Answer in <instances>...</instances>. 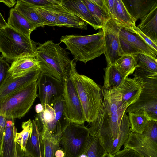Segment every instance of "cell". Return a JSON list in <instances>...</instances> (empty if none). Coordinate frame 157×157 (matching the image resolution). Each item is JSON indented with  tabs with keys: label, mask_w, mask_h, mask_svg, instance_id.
<instances>
[{
	"label": "cell",
	"mask_w": 157,
	"mask_h": 157,
	"mask_svg": "<svg viewBox=\"0 0 157 157\" xmlns=\"http://www.w3.org/2000/svg\"><path fill=\"white\" fill-rule=\"evenodd\" d=\"M70 53L59 44L49 40L38 43L36 57L41 73L51 75L64 82L69 77L71 60Z\"/></svg>",
	"instance_id": "1"
},
{
	"label": "cell",
	"mask_w": 157,
	"mask_h": 157,
	"mask_svg": "<svg viewBox=\"0 0 157 157\" xmlns=\"http://www.w3.org/2000/svg\"><path fill=\"white\" fill-rule=\"evenodd\" d=\"M69 77L80 101L85 121L90 123L97 118L102 102L101 88L90 77L78 73L75 60H71Z\"/></svg>",
	"instance_id": "2"
},
{
	"label": "cell",
	"mask_w": 157,
	"mask_h": 157,
	"mask_svg": "<svg viewBox=\"0 0 157 157\" xmlns=\"http://www.w3.org/2000/svg\"><path fill=\"white\" fill-rule=\"evenodd\" d=\"M66 49L69 50L75 60L86 63L104 54L105 44L102 30L97 33L82 36L66 35L60 38Z\"/></svg>",
	"instance_id": "3"
},
{
	"label": "cell",
	"mask_w": 157,
	"mask_h": 157,
	"mask_svg": "<svg viewBox=\"0 0 157 157\" xmlns=\"http://www.w3.org/2000/svg\"><path fill=\"white\" fill-rule=\"evenodd\" d=\"M135 71L133 75L142 81L141 91L137 101L126 109L125 113H143L150 120L157 121V72L138 66Z\"/></svg>",
	"instance_id": "4"
},
{
	"label": "cell",
	"mask_w": 157,
	"mask_h": 157,
	"mask_svg": "<svg viewBox=\"0 0 157 157\" xmlns=\"http://www.w3.org/2000/svg\"><path fill=\"white\" fill-rule=\"evenodd\" d=\"M38 43L8 25L0 29V52L8 61L36 55Z\"/></svg>",
	"instance_id": "5"
},
{
	"label": "cell",
	"mask_w": 157,
	"mask_h": 157,
	"mask_svg": "<svg viewBox=\"0 0 157 157\" xmlns=\"http://www.w3.org/2000/svg\"><path fill=\"white\" fill-rule=\"evenodd\" d=\"M37 80L7 96L0 102V115L20 119L29 111L37 97Z\"/></svg>",
	"instance_id": "6"
},
{
	"label": "cell",
	"mask_w": 157,
	"mask_h": 157,
	"mask_svg": "<svg viewBox=\"0 0 157 157\" xmlns=\"http://www.w3.org/2000/svg\"><path fill=\"white\" fill-rule=\"evenodd\" d=\"M124 146L144 157H157V121L150 120L141 133L130 132Z\"/></svg>",
	"instance_id": "7"
},
{
	"label": "cell",
	"mask_w": 157,
	"mask_h": 157,
	"mask_svg": "<svg viewBox=\"0 0 157 157\" xmlns=\"http://www.w3.org/2000/svg\"><path fill=\"white\" fill-rule=\"evenodd\" d=\"M90 135L89 128L84 124L67 121L62 128L59 141L60 149L64 151L67 157H78Z\"/></svg>",
	"instance_id": "8"
},
{
	"label": "cell",
	"mask_w": 157,
	"mask_h": 157,
	"mask_svg": "<svg viewBox=\"0 0 157 157\" xmlns=\"http://www.w3.org/2000/svg\"><path fill=\"white\" fill-rule=\"evenodd\" d=\"M118 35L121 56L143 54L157 59V51L136 33L126 27L121 26Z\"/></svg>",
	"instance_id": "9"
},
{
	"label": "cell",
	"mask_w": 157,
	"mask_h": 157,
	"mask_svg": "<svg viewBox=\"0 0 157 157\" xmlns=\"http://www.w3.org/2000/svg\"><path fill=\"white\" fill-rule=\"evenodd\" d=\"M63 97L65 119L70 123L84 124L86 121L81 104L74 84L70 77L64 81Z\"/></svg>",
	"instance_id": "10"
},
{
	"label": "cell",
	"mask_w": 157,
	"mask_h": 157,
	"mask_svg": "<svg viewBox=\"0 0 157 157\" xmlns=\"http://www.w3.org/2000/svg\"><path fill=\"white\" fill-rule=\"evenodd\" d=\"M64 83L51 75L40 73L37 81L39 90L37 97L43 106L51 105L63 96Z\"/></svg>",
	"instance_id": "11"
},
{
	"label": "cell",
	"mask_w": 157,
	"mask_h": 157,
	"mask_svg": "<svg viewBox=\"0 0 157 157\" xmlns=\"http://www.w3.org/2000/svg\"><path fill=\"white\" fill-rule=\"evenodd\" d=\"M121 26L112 19H109L102 28L105 39L104 54L107 65H114L121 57L119 32Z\"/></svg>",
	"instance_id": "12"
},
{
	"label": "cell",
	"mask_w": 157,
	"mask_h": 157,
	"mask_svg": "<svg viewBox=\"0 0 157 157\" xmlns=\"http://www.w3.org/2000/svg\"><path fill=\"white\" fill-rule=\"evenodd\" d=\"M40 73L38 66L30 69L20 76L13 78L9 75L0 88V102L10 94L37 80Z\"/></svg>",
	"instance_id": "13"
},
{
	"label": "cell",
	"mask_w": 157,
	"mask_h": 157,
	"mask_svg": "<svg viewBox=\"0 0 157 157\" xmlns=\"http://www.w3.org/2000/svg\"><path fill=\"white\" fill-rule=\"evenodd\" d=\"M51 12L62 26L86 30L87 24L60 3L42 6Z\"/></svg>",
	"instance_id": "14"
},
{
	"label": "cell",
	"mask_w": 157,
	"mask_h": 157,
	"mask_svg": "<svg viewBox=\"0 0 157 157\" xmlns=\"http://www.w3.org/2000/svg\"><path fill=\"white\" fill-rule=\"evenodd\" d=\"M16 132L14 119H7L4 131L0 140V157H18L15 140Z\"/></svg>",
	"instance_id": "15"
},
{
	"label": "cell",
	"mask_w": 157,
	"mask_h": 157,
	"mask_svg": "<svg viewBox=\"0 0 157 157\" xmlns=\"http://www.w3.org/2000/svg\"><path fill=\"white\" fill-rule=\"evenodd\" d=\"M133 76V78H125L119 86L123 102L130 105L137 101L140 96L142 88L141 79L136 75Z\"/></svg>",
	"instance_id": "16"
},
{
	"label": "cell",
	"mask_w": 157,
	"mask_h": 157,
	"mask_svg": "<svg viewBox=\"0 0 157 157\" xmlns=\"http://www.w3.org/2000/svg\"><path fill=\"white\" fill-rule=\"evenodd\" d=\"M111 19L121 26L135 25L136 20L130 14L122 0H107Z\"/></svg>",
	"instance_id": "17"
},
{
	"label": "cell",
	"mask_w": 157,
	"mask_h": 157,
	"mask_svg": "<svg viewBox=\"0 0 157 157\" xmlns=\"http://www.w3.org/2000/svg\"><path fill=\"white\" fill-rule=\"evenodd\" d=\"M60 4L95 30L101 28L82 0H61Z\"/></svg>",
	"instance_id": "18"
},
{
	"label": "cell",
	"mask_w": 157,
	"mask_h": 157,
	"mask_svg": "<svg viewBox=\"0 0 157 157\" xmlns=\"http://www.w3.org/2000/svg\"><path fill=\"white\" fill-rule=\"evenodd\" d=\"M102 28L111 19L107 0H82Z\"/></svg>",
	"instance_id": "19"
},
{
	"label": "cell",
	"mask_w": 157,
	"mask_h": 157,
	"mask_svg": "<svg viewBox=\"0 0 157 157\" xmlns=\"http://www.w3.org/2000/svg\"><path fill=\"white\" fill-rule=\"evenodd\" d=\"M141 20L137 27L157 45V2Z\"/></svg>",
	"instance_id": "20"
},
{
	"label": "cell",
	"mask_w": 157,
	"mask_h": 157,
	"mask_svg": "<svg viewBox=\"0 0 157 157\" xmlns=\"http://www.w3.org/2000/svg\"><path fill=\"white\" fill-rule=\"evenodd\" d=\"M7 24L12 29L29 37L31 32L37 28L14 8L10 10Z\"/></svg>",
	"instance_id": "21"
},
{
	"label": "cell",
	"mask_w": 157,
	"mask_h": 157,
	"mask_svg": "<svg viewBox=\"0 0 157 157\" xmlns=\"http://www.w3.org/2000/svg\"><path fill=\"white\" fill-rule=\"evenodd\" d=\"M131 16L136 21L148 13L157 0H122Z\"/></svg>",
	"instance_id": "22"
},
{
	"label": "cell",
	"mask_w": 157,
	"mask_h": 157,
	"mask_svg": "<svg viewBox=\"0 0 157 157\" xmlns=\"http://www.w3.org/2000/svg\"><path fill=\"white\" fill-rule=\"evenodd\" d=\"M41 130L35 120H32V131L28 139L25 151V157H42Z\"/></svg>",
	"instance_id": "23"
},
{
	"label": "cell",
	"mask_w": 157,
	"mask_h": 157,
	"mask_svg": "<svg viewBox=\"0 0 157 157\" xmlns=\"http://www.w3.org/2000/svg\"><path fill=\"white\" fill-rule=\"evenodd\" d=\"M40 128L42 136V157H55V152L60 149L58 141L50 133L46 124H43Z\"/></svg>",
	"instance_id": "24"
},
{
	"label": "cell",
	"mask_w": 157,
	"mask_h": 157,
	"mask_svg": "<svg viewBox=\"0 0 157 157\" xmlns=\"http://www.w3.org/2000/svg\"><path fill=\"white\" fill-rule=\"evenodd\" d=\"M38 66V62L36 56L23 57L12 62L8 73L11 77L14 78L21 76L30 69Z\"/></svg>",
	"instance_id": "25"
},
{
	"label": "cell",
	"mask_w": 157,
	"mask_h": 157,
	"mask_svg": "<svg viewBox=\"0 0 157 157\" xmlns=\"http://www.w3.org/2000/svg\"><path fill=\"white\" fill-rule=\"evenodd\" d=\"M14 8L37 28L45 26L33 5L25 0H17Z\"/></svg>",
	"instance_id": "26"
},
{
	"label": "cell",
	"mask_w": 157,
	"mask_h": 157,
	"mask_svg": "<svg viewBox=\"0 0 157 157\" xmlns=\"http://www.w3.org/2000/svg\"><path fill=\"white\" fill-rule=\"evenodd\" d=\"M107 153L98 138L90 135L78 157H104Z\"/></svg>",
	"instance_id": "27"
},
{
	"label": "cell",
	"mask_w": 157,
	"mask_h": 157,
	"mask_svg": "<svg viewBox=\"0 0 157 157\" xmlns=\"http://www.w3.org/2000/svg\"><path fill=\"white\" fill-rule=\"evenodd\" d=\"M64 104V99L62 96L51 105L55 110V116L54 120L47 126L49 132L54 137L57 131L62 129L66 121L63 114Z\"/></svg>",
	"instance_id": "28"
},
{
	"label": "cell",
	"mask_w": 157,
	"mask_h": 157,
	"mask_svg": "<svg viewBox=\"0 0 157 157\" xmlns=\"http://www.w3.org/2000/svg\"><path fill=\"white\" fill-rule=\"evenodd\" d=\"M114 65L124 78L132 74L137 66L134 55L130 54L121 56Z\"/></svg>",
	"instance_id": "29"
},
{
	"label": "cell",
	"mask_w": 157,
	"mask_h": 157,
	"mask_svg": "<svg viewBox=\"0 0 157 157\" xmlns=\"http://www.w3.org/2000/svg\"><path fill=\"white\" fill-rule=\"evenodd\" d=\"M130 127L128 115L125 113L123 115L118 136L113 143L111 155H113L119 151L127 141L131 132Z\"/></svg>",
	"instance_id": "30"
},
{
	"label": "cell",
	"mask_w": 157,
	"mask_h": 157,
	"mask_svg": "<svg viewBox=\"0 0 157 157\" xmlns=\"http://www.w3.org/2000/svg\"><path fill=\"white\" fill-rule=\"evenodd\" d=\"M104 70L105 75L103 85L109 88H116L119 87L125 79L114 65H107Z\"/></svg>",
	"instance_id": "31"
},
{
	"label": "cell",
	"mask_w": 157,
	"mask_h": 157,
	"mask_svg": "<svg viewBox=\"0 0 157 157\" xmlns=\"http://www.w3.org/2000/svg\"><path fill=\"white\" fill-rule=\"evenodd\" d=\"M131 132L141 133L150 119L145 113H128Z\"/></svg>",
	"instance_id": "32"
},
{
	"label": "cell",
	"mask_w": 157,
	"mask_h": 157,
	"mask_svg": "<svg viewBox=\"0 0 157 157\" xmlns=\"http://www.w3.org/2000/svg\"><path fill=\"white\" fill-rule=\"evenodd\" d=\"M22 131L20 132H16V141L20 146L21 150L24 152L28 139L32 131V120L29 119L23 122L22 124Z\"/></svg>",
	"instance_id": "33"
},
{
	"label": "cell",
	"mask_w": 157,
	"mask_h": 157,
	"mask_svg": "<svg viewBox=\"0 0 157 157\" xmlns=\"http://www.w3.org/2000/svg\"><path fill=\"white\" fill-rule=\"evenodd\" d=\"M137 66L149 71L157 72V59L146 54H134Z\"/></svg>",
	"instance_id": "34"
},
{
	"label": "cell",
	"mask_w": 157,
	"mask_h": 157,
	"mask_svg": "<svg viewBox=\"0 0 157 157\" xmlns=\"http://www.w3.org/2000/svg\"><path fill=\"white\" fill-rule=\"evenodd\" d=\"M34 6L35 10L40 17L44 26L63 27L55 15L50 11L42 6Z\"/></svg>",
	"instance_id": "35"
},
{
	"label": "cell",
	"mask_w": 157,
	"mask_h": 157,
	"mask_svg": "<svg viewBox=\"0 0 157 157\" xmlns=\"http://www.w3.org/2000/svg\"><path fill=\"white\" fill-rule=\"evenodd\" d=\"M43 106V111L37 113L34 119L39 126H41L44 124L48 125L51 123L54 119L55 116V110L52 106L48 104Z\"/></svg>",
	"instance_id": "36"
},
{
	"label": "cell",
	"mask_w": 157,
	"mask_h": 157,
	"mask_svg": "<svg viewBox=\"0 0 157 157\" xmlns=\"http://www.w3.org/2000/svg\"><path fill=\"white\" fill-rule=\"evenodd\" d=\"M10 66L2 57L0 56V88L9 75Z\"/></svg>",
	"instance_id": "37"
},
{
	"label": "cell",
	"mask_w": 157,
	"mask_h": 157,
	"mask_svg": "<svg viewBox=\"0 0 157 157\" xmlns=\"http://www.w3.org/2000/svg\"><path fill=\"white\" fill-rule=\"evenodd\" d=\"M114 157H142V156L134 150L124 148L113 155Z\"/></svg>",
	"instance_id": "38"
},
{
	"label": "cell",
	"mask_w": 157,
	"mask_h": 157,
	"mask_svg": "<svg viewBox=\"0 0 157 157\" xmlns=\"http://www.w3.org/2000/svg\"><path fill=\"white\" fill-rule=\"evenodd\" d=\"M26 2L36 6H45L59 4L61 0H25Z\"/></svg>",
	"instance_id": "39"
},
{
	"label": "cell",
	"mask_w": 157,
	"mask_h": 157,
	"mask_svg": "<svg viewBox=\"0 0 157 157\" xmlns=\"http://www.w3.org/2000/svg\"><path fill=\"white\" fill-rule=\"evenodd\" d=\"M137 34L144 41L157 51V45L154 44L147 36L142 32L135 25L131 27H124Z\"/></svg>",
	"instance_id": "40"
},
{
	"label": "cell",
	"mask_w": 157,
	"mask_h": 157,
	"mask_svg": "<svg viewBox=\"0 0 157 157\" xmlns=\"http://www.w3.org/2000/svg\"><path fill=\"white\" fill-rule=\"evenodd\" d=\"M7 119L0 115V140H1L5 129Z\"/></svg>",
	"instance_id": "41"
},
{
	"label": "cell",
	"mask_w": 157,
	"mask_h": 157,
	"mask_svg": "<svg viewBox=\"0 0 157 157\" xmlns=\"http://www.w3.org/2000/svg\"><path fill=\"white\" fill-rule=\"evenodd\" d=\"M0 2H3L9 8H11L16 5L17 1L14 0H0Z\"/></svg>",
	"instance_id": "42"
},
{
	"label": "cell",
	"mask_w": 157,
	"mask_h": 157,
	"mask_svg": "<svg viewBox=\"0 0 157 157\" xmlns=\"http://www.w3.org/2000/svg\"><path fill=\"white\" fill-rule=\"evenodd\" d=\"M7 25V23L6 22L3 16L0 13V29Z\"/></svg>",
	"instance_id": "43"
},
{
	"label": "cell",
	"mask_w": 157,
	"mask_h": 157,
	"mask_svg": "<svg viewBox=\"0 0 157 157\" xmlns=\"http://www.w3.org/2000/svg\"><path fill=\"white\" fill-rule=\"evenodd\" d=\"M65 156L64 151L60 149L57 150L55 154V157H64Z\"/></svg>",
	"instance_id": "44"
},
{
	"label": "cell",
	"mask_w": 157,
	"mask_h": 157,
	"mask_svg": "<svg viewBox=\"0 0 157 157\" xmlns=\"http://www.w3.org/2000/svg\"><path fill=\"white\" fill-rule=\"evenodd\" d=\"M35 111L37 113L42 112L44 110V108L41 103L37 104L35 106Z\"/></svg>",
	"instance_id": "45"
},
{
	"label": "cell",
	"mask_w": 157,
	"mask_h": 157,
	"mask_svg": "<svg viewBox=\"0 0 157 157\" xmlns=\"http://www.w3.org/2000/svg\"><path fill=\"white\" fill-rule=\"evenodd\" d=\"M104 157H114V155L109 154L107 153Z\"/></svg>",
	"instance_id": "46"
},
{
	"label": "cell",
	"mask_w": 157,
	"mask_h": 157,
	"mask_svg": "<svg viewBox=\"0 0 157 157\" xmlns=\"http://www.w3.org/2000/svg\"><path fill=\"white\" fill-rule=\"evenodd\" d=\"M64 157H66V156H65Z\"/></svg>",
	"instance_id": "47"
},
{
	"label": "cell",
	"mask_w": 157,
	"mask_h": 157,
	"mask_svg": "<svg viewBox=\"0 0 157 157\" xmlns=\"http://www.w3.org/2000/svg\"><path fill=\"white\" fill-rule=\"evenodd\" d=\"M142 157H144V156H142Z\"/></svg>",
	"instance_id": "48"
},
{
	"label": "cell",
	"mask_w": 157,
	"mask_h": 157,
	"mask_svg": "<svg viewBox=\"0 0 157 157\" xmlns=\"http://www.w3.org/2000/svg\"><path fill=\"white\" fill-rule=\"evenodd\" d=\"M66 157H67L66 156Z\"/></svg>",
	"instance_id": "49"
}]
</instances>
